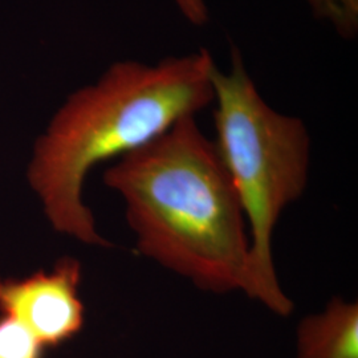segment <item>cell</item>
<instances>
[{"label":"cell","mask_w":358,"mask_h":358,"mask_svg":"<svg viewBox=\"0 0 358 358\" xmlns=\"http://www.w3.org/2000/svg\"><path fill=\"white\" fill-rule=\"evenodd\" d=\"M214 65L207 51L155 65L118 62L68 96L35 142L27 171L55 230L88 245L112 247L83 201L90 170L140 149L213 103Z\"/></svg>","instance_id":"1"},{"label":"cell","mask_w":358,"mask_h":358,"mask_svg":"<svg viewBox=\"0 0 358 358\" xmlns=\"http://www.w3.org/2000/svg\"><path fill=\"white\" fill-rule=\"evenodd\" d=\"M103 183L124 199L140 255L203 292H242L245 217L217 146L195 115L121 157Z\"/></svg>","instance_id":"2"},{"label":"cell","mask_w":358,"mask_h":358,"mask_svg":"<svg viewBox=\"0 0 358 358\" xmlns=\"http://www.w3.org/2000/svg\"><path fill=\"white\" fill-rule=\"evenodd\" d=\"M214 141L243 210L250 248L243 292L276 316L292 315L275 268L272 238L284 210L307 189L310 137L304 122L282 115L263 100L232 52L229 73L214 65Z\"/></svg>","instance_id":"3"},{"label":"cell","mask_w":358,"mask_h":358,"mask_svg":"<svg viewBox=\"0 0 358 358\" xmlns=\"http://www.w3.org/2000/svg\"><path fill=\"white\" fill-rule=\"evenodd\" d=\"M80 284L81 264L72 256L59 259L50 272L0 278V313L23 324L44 348L60 345L85 322Z\"/></svg>","instance_id":"4"},{"label":"cell","mask_w":358,"mask_h":358,"mask_svg":"<svg viewBox=\"0 0 358 358\" xmlns=\"http://www.w3.org/2000/svg\"><path fill=\"white\" fill-rule=\"evenodd\" d=\"M296 358H358V303L332 297L296 327Z\"/></svg>","instance_id":"5"},{"label":"cell","mask_w":358,"mask_h":358,"mask_svg":"<svg viewBox=\"0 0 358 358\" xmlns=\"http://www.w3.org/2000/svg\"><path fill=\"white\" fill-rule=\"evenodd\" d=\"M43 350L23 324L0 313V358H43Z\"/></svg>","instance_id":"6"},{"label":"cell","mask_w":358,"mask_h":358,"mask_svg":"<svg viewBox=\"0 0 358 358\" xmlns=\"http://www.w3.org/2000/svg\"><path fill=\"white\" fill-rule=\"evenodd\" d=\"M313 13L331 23L340 35L352 38L357 32L358 0H306Z\"/></svg>","instance_id":"7"},{"label":"cell","mask_w":358,"mask_h":358,"mask_svg":"<svg viewBox=\"0 0 358 358\" xmlns=\"http://www.w3.org/2000/svg\"><path fill=\"white\" fill-rule=\"evenodd\" d=\"M179 8L192 23H203L207 17L205 0H176Z\"/></svg>","instance_id":"8"}]
</instances>
